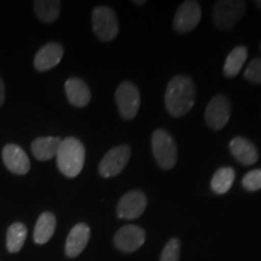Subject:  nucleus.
Returning a JSON list of instances; mask_svg holds the SVG:
<instances>
[{
    "label": "nucleus",
    "mask_w": 261,
    "mask_h": 261,
    "mask_svg": "<svg viewBox=\"0 0 261 261\" xmlns=\"http://www.w3.org/2000/svg\"><path fill=\"white\" fill-rule=\"evenodd\" d=\"M196 90L194 81L185 75H177L169 81L165 94L167 112L174 117L187 115L194 107Z\"/></svg>",
    "instance_id": "1"
},
{
    "label": "nucleus",
    "mask_w": 261,
    "mask_h": 261,
    "mask_svg": "<svg viewBox=\"0 0 261 261\" xmlns=\"http://www.w3.org/2000/svg\"><path fill=\"white\" fill-rule=\"evenodd\" d=\"M236 173L231 167H221L214 173L211 181V188L218 195H224L232 187Z\"/></svg>",
    "instance_id": "20"
},
{
    "label": "nucleus",
    "mask_w": 261,
    "mask_h": 261,
    "mask_svg": "<svg viewBox=\"0 0 261 261\" xmlns=\"http://www.w3.org/2000/svg\"><path fill=\"white\" fill-rule=\"evenodd\" d=\"M145 231L137 225L122 226L114 236V244L119 250L132 253L138 250L145 242Z\"/></svg>",
    "instance_id": "11"
},
{
    "label": "nucleus",
    "mask_w": 261,
    "mask_h": 261,
    "mask_svg": "<svg viewBox=\"0 0 261 261\" xmlns=\"http://www.w3.org/2000/svg\"><path fill=\"white\" fill-rule=\"evenodd\" d=\"M63 47L57 42H48L37 52L34 67L39 71H47L60 63L63 57Z\"/></svg>",
    "instance_id": "13"
},
{
    "label": "nucleus",
    "mask_w": 261,
    "mask_h": 261,
    "mask_svg": "<svg viewBox=\"0 0 261 261\" xmlns=\"http://www.w3.org/2000/svg\"><path fill=\"white\" fill-rule=\"evenodd\" d=\"M61 3L57 0H37L34 2V11L37 17L45 23H52L58 18Z\"/></svg>",
    "instance_id": "21"
},
{
    "label": "nucleus",
    "mask_w": 261,
    "mask_h": 261,
    "mask_svg": "<svg viewBox=\"0 0 261 261\" xmlns=\"http://www.w3.org/2000/svg\"><path fill=\"white\" fill-rule=\"evenodd\" d=\"M228 149L234 159L244 166H252L259 159L256 146L243 137H236L230 142Z\"/></svg>",
    "instance_id": "15"
},
{
    "label": "nucleus",
    "mask_w": 261,
    "mask_h": 261,
    "mask_svg": "<svg viewBox=\"0 0 261 261\" xmlns=\"http://www.w3.org/2000/svg\"><path fill=\"white\" fill-rule=\"evenodd\" d=\"M248 57V50L246 46L240 45L236 46L232 51L228 54V56L225 61L224 64V74L227 77H234L237 76L241 69L243 68L244 63H246Z\"/></svg>",
    "instance_id": "19"
},
{
    "label": "nucleus",
    "mask_w": 261,
    "mask_h": 261,
    "mask_svg": "<svg viewBox=\"0 0 261 261\" xmlns=\"http://www.w3.org/2000/svg\"><path fill=\"white\" fill-rule=\"evenodd\" d=\"M247 3L241 0H220L214 4L213 21L215 27L230 31L246 14Z\"/></svg>",
    "instance_id": "4"
},
{
    "label": "nucleus",
    "mask_w": 261,
    "mask_h": 261,
    "mask_svg": "<svg viewBox=\"0 0 261 261\" xmlns=\"http://www.w3.org/2000/svg\"><path fill=\"white\" fill-rule=\"evenodd\" d=\"M260 48H261V44H260Z\"/></svg>",
    "instance_id": "29"
},
{
    "label": "nucleus",
    "mask_w": 261,
    "mask_h": 261,
    "mask_svg": "<svg viewBox=\"0 0 261 261\" xmlns=\"http://www.w3.org/2000/svg\"><path fill=\"white\" fill-rule=\"evenodd\" d=\"M244 79L249 83L261 85V58H254L248 64L246 71H244Z\"/></svg>",
    "instance_id": "25"
},
{
    "label": "nucleus",
    "mask_w": 261,
    "mask_h": 261,
    "mask_svg": "<svg viewBox=\"0 0 261 261\" xmlns=\"http://www.w3.org/2000/svg\"><path fill=\"white\" fill-rule=\"evenodd\" d=\"M57 167L67 178L80 174L85 163V146L74 137H68L61 142L57 152Z\"/></svg>",
    "instance_id": "2"
},
{
    "label": "nucleus",
    "mask_w": 261,
    "mask_h": 261,
    "mask_svg": "<svg viewBox=\"0 0 261 261\" xmlns=\"http://www.w3.org/2000/svg\"><path fill=\"white\" fill-rule=\"evenodd\" d=\"M92 25L96 37L102 41H112L119 34L117 16L108 6H98L93 10Z\"/></svg>",
    "instance_id": "5"
},
{
    "label": "nucleus",
    "mask_w": 261,
    "mask_h": 261,
    "mask_svg": "<svg viewBox=\"0 0 261 261\" xmlns=\"http://www.w3.org/2000/svg\"><path fill=\"white\" fill-rule=\"evenodd\" d=\"M133 3H135V4L137 5V6H142V5H144L145 4V0H142V2H138V0H135V2H133Z\"/></svg>",
    "instance_id": "27"
},
{
    "label": "nucleus",
    "mask_w": 261,
    "mask_h": 261,
    "mask_svg": "<svg viewBox=\"0 0 261 261\" xmlns=\"http://www.w3.org/2000/svg\"><path fill=\"white\" fill-rule=\"evenodd\" d=\"M231 104L224 94H217L208 103L204 112V119L207 125L214 130L223 129L230 119Z\"/></svg>",
    "instance_id": "8"
},
{
    "label": "nucleus",
    "mask_w": 261,
    "mask_h": 261,
    "mask_svg": "<svg viewBox=\"0 0 261 261\" xmlns=\"http://www.w3.org/2000/svg\"><path fill=\"white\" fill-rule=\"evenodd\" d=\"M254 4L256 5V8H257V9H260V10H261V0H256V2L254 3Z\"/></svg>",
    "instance_id": "28"
},
{
    "label": "nucleus",
    "mask_w": 261,
    "mask_h": 261,
    "mask_svg": "<svg viewBox=\"0 0 261 261\" xmlns=\"http://www.w3.org/2000/svg\"><path fill=\"white\" fill-rule=\"evenodd\" d=\"M56 217L50 212H44L35 224L34 241L38 244H45L51 240L56 230Z\"/></svg>",
    "instance_id": "18"
},
{
    "label": "nucleus",
    "mask_w": 261,
    "mask_h": 261,
    "mask_svg": "<svg viewBox=\"0 0 261 261\" xmlns=\"http://www.w3.org/2000/svg\"><path fill=\"white\" fill-rule=\"evenodd\" d=\"M65 94L70 104L75 107H86L91 100V92L87 85L79 77H70L65 81Z\"/></svg>",
    "instance_id": "16"
},
{
    "label": "nucleus",
    "mask_w": 261,
    "mask_h": 261,
    "mask_svg": "<svg viewBox=\"0 0 261 261\" xmlns=\"http://www.w3.org/2000/svg\"><path fill=\"white\" fill-rule=\"evenodd\" d=\"M201 15V6L197 2H194V0L184 2L177 10L174 21H173V27L180 34L194 31L200 23Z\"/></svg>",
    "instance_id": "10"
},
{
    "label": "nucleus",
    "mask_w": 261,
    "mask_h": 261,
    "mask_svg": "<svg viewBox=\"0 0 261 261\" xmlns=\"http://www.w3.org/2000/svg\"><path fill=\"white\" fill-rule=\"evenodd\" d=\"M146 204H148V200L144 192L140 190L128 191L120 198L116 207V213L121 219H137L144 213Z\"/></svg>",
    "instance_id": "9"
},
{
    "label": "nucleus",
    "mask_w": 261,
    "mask_h": 261,
    "mask_svg": "<svg viewBox=\"0 0 261 261\" xmlns=\"http://www.w3.org/2000/svg\"><path fill=\"white\" fill-rule=\"evenodd\" d=\"M27 238V227L22 223H15L8 228L6 233V248L10 253H18L22 249Z\"/></svg>",
    "instance_id": "22"
},
{
    "label": "nucleus",
    "mask_w": 261,
    "mask_h": 261,
    "mask_svg": "<svg viewBox=\"0 0 261 261\" xmlns=\"http://www.w3.org/2000/svg\"><path fill=\"white\" fill-rule=\"evenodd\" d=\"M130 158V148L128 145L122 144L112 148L104 155L99 163L98 172L103 178H112L120 174L128 163Z\"/></svg>",
    "instance_id": "7"
},
{
    "label": "nucleus",
    "mask_w": 261,
    "mask_h": 261,
    "mask_svg": "<svg viewBox=\"0 0 261 261\" xmlns=\"http://www.w3.org/2000/svg\"><path fill=\"white\" fill-rule=\"evenodd\" d=\"M180 257V241L173 237L163 247L160 261H179Z\"/></svg>",
    "instance_id": "23"
},
{
    "label": "nucleus",
    "mask_w": 261,
    "mask_h": 261,
    "mask_svg": "<svg viewBox=\"0 0 261 261\" xmlns=\"http://www.w3.org/2000/svg\"><path fill=\"white\" fill-rule=\"evenodd\" d=\"M152 155L162 169L169 171L177 163V145L174 139L165 129H156L151 137Z\"/></svg>",
    "instance_id": "3"
},
{
    "label": "nucleus",
    "mask_w": 261,
    "mask_h": 261,
    "mask_svg": "<svg viewBox=\"0 0 261 261\" xmlns=\"http://www.w3.org/2000/svg\"><path fill=\"white\" fill-rule=\"evenodd\" d=\"M62 139L60 137H39L32 143V152L39 161L56 158Z\"/></svg>",
    "instance_id": "17"
},
{
    "label": "nucleus",
    "mask_w": 261,
    "mask_h": 261,
    "mask_svg": "<svg viewBox=\"0 0 261 261\" xmlns=\"http://www.w3.org/2000/svg\"><path fill=\"white\" fill-rule=\"evenodd\" d=\"M3 161L14 174L23 175L29 172L31 162L25 151L16 144H8L3 149Z\"/></svg>",
    "instance_id": "12"
},
{
    "label": "nucleus",
    "mask_w": 261,
    "mask_h": 261,
    "mask_svg": "<svg viewBox=\"0 0 261 261\" xmlns=\"http://www.w3.org/2000/svg\"><path fill=\"white\" fill-rule=\"evenodd\" d=\"M5 100V85L3 83L2 77H0V107L4 104Z\"/></svg>",
    "instance_id": "26"
},
{
    "label": "nucleus",
    "mask_w": 261,
    "mask_h": 261,
    "mask_svg": "<svg viewBox=\"0 0 261 261\" xmlns=\"http://www.w3.org/2000/svg\"><path fill=\"white\" fill-rule=\"evenodd\" d=\"M91 230L89 225L80 223L71 228L65 242V255L68 257H76L83 253L90 241Z\"/></svg>",
    "instance_id": "14"
},
{
    "label": "nucleus",
    "mask_w": 261,
    "mask_h": 261,
    "mask_svg": "<svg viewBox=\"0 0 261 261\" xmlns=\"http://www.w3.org/2000/svg\"><path fill=\"white\" fill-rule=\"evenodd\" d=\"M242 185L247 191L250 192L261 190V168L248 172L242 179Z\"/></svg>",
    "instance_id": "24"
},
{
    "label": "nucleus",
    "mask_w": 261,
    "mask_h": 261,
    "mask_svg": "<svg viewBox=\"0 0 261 261\" xmlns=\"http://www.w3.org/2000/svg\"><path fill=\"white\" fill-rule=\"evenodd\" d=\"M115 99L122 119H135L140 107V94L138 87L130 81H123L116 89Z\"/></svg>",
    "instance_id": "6"
}]
</instances>
